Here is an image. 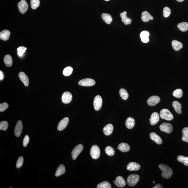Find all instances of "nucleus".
Masks as SVG:
<instances>
[{"instance_id": "2", "label": "nucleus", "mask_w": 188, "mask_h": 188, "mask_svg": "<svg viewBox=\"0 0 188 188\" xmlns=\"http://www.w3.org/2000/svg\"><path fill=\"white\" fill-rule=\"evenodd\" d=\"M139 178V176L138 174H131L128 177L127 179H126L127 184L129 186H134L138 182Z\"/></svg>"}, {"instance_id": "26", "label": "nucleus", "mask_w": 188, "mask_h": 188, "mask_svg": "<svg viewBox=\"0 0 188 188\" xmlns=\"http://www.w3.org/2000/svg\"><path fill=\"white\" fill-rule=\"evenodd\" d=\"M65 172L66 168L64 165L60 164L56 170L55 176L56 177H59L60 176L64 174Z\"/></svg>"}, {"instance_id": "44", "label": "nucleus", "mask_w": 188, "mask_h": 188, "mask_svg": "<svg viewBox=\"0 0 188 188\" xmlns=\"http://www.w3.org/2000/svg\"><path fill=\"white\" fill-rule=\"evenodd\" d=\"M9 107V105L6 102H4L0 104V111L3 112Z\"/></svg>"}, {"instance_id": "47", "label": "nucleus", "mask_w": 188, "mask_h": 188, "mask_svg": "<svg viewBox=\"0 0 188 188\" xmlns=\"http://www.w3.org/2000/svg\"><path fill=\"white\" fill-rule=\"evenodd\" d=\"M4 78V76H3V75L2 71H0V80H1Z\"/></svg>"}, {"instance_id": "20", "label": "nucleus", "mask_w": 188, "mask_h": 188, "mask_svg": "<svg viewBox=\"0 0 188 188\" xmlns=\"http://www.w3.org/2000/svg\"><path fill=\"white\" fill-rule=\"evenodd\" d=\"M141 19L144 22H147L150 20H153V17L147 11H144L141 14Z\"/></svg>"}, {"instance_id": "36", "label": "nucleus", "mask_w": 188, "mask_h": 188, "mask_svg": "<svg viewBox=\"0 0 188 188\" xmlns=\"http://www.w3.org/2000/svg\"><path fill=\"white\" fill-rule=\"evenodd\" d=\"M73 71V69L71 67L69 66L66 67L64 69L63 71V74L66 76H68L72 74Z\"/></svg>"}, {"instance_id": "21", "label": "nucleus", "mask_w": 188, "mask_h": 188, "mask_svg": "<svg viewBox=\"0 0 188 188\" xmlns=\"http://www.w3.org/2000/svg\"><path fill=\"white\" fill-rule=\"evenodd\" d=\"M150 34L147 31H144L140 34V37L141 41L144 43H147L149 41V37Z\"/></svg>"}, {"instance_id": "39", "label": "nucleus", "mask_w": 188, "mask_h": 188, "mask_svg": "<svg viewBox=\"0 0 188 188\" xmlns=\"http://www.w3.org/2000/svg\"><path fill=\"white\" fill-rule=\"evenodd\" d=\"M183 92L182 89H177L174 90L173 93V96L177 98H181L183 96Z\"/></svg>"}, {"instance_id": "29", "label": "nucleus", "mask_w": 188, "mask_h": 188, "mask_svg": "<svg viewBox=\"0 0 188 188\" xmlns=\"http://www.w3.org/2000/svg\"><path fill=\"white\" fill-rule=\"evenodd\" d=\"M172 106L176 113L178 114L182 113V105L177 101H174L172 102Z\"/></svg>"}, {"instance_id": "46", "label": "nucleus", "mask_w": 188, "mask_h": 188, "mask_svg": "<svg viewBox=\"0 0 188 188\" xmlns=\"http://www.w3.org/2000/svg\"><path fill=\"white\" fill-rule=\"evenodd\" d=\"M164 188V187H163L162 185H161V184H159L156 185V186H155L154 187H153V188Z\"/></svg>"}, {"instance_id": "43", "label": "nucleus", "mask_w": 188, "mask_h": 188, "mask_svg": "<svg viewBox=\"0 0 188 188\" xmlns=\"http://www.w3.org/2000/svg\"><path fill=\"white\" fill-rule=\"evenodd\" d=\"M26 48L24 47V46H21L17 49L18 51V54L20 56H22L24 53L25 52L26 50Z\"/></svg>"}, {"instance_id": "24", "label": "nucleus", "mask_w": 188, "mask_h": 188, "mask_svg": "<svg viewBox=\"0 0 188 188\" xmlns=\"http://www.w3.org/2000/svg\"><path fill=\"white\" fill-rule=\"evenodd\" d=\"M172 46L173 49L176 51H179L183 47V44L182 43L176 40H174L172 41Z\"/></svg>"}, {"instance_id": "15", "label": "nucleus", "mask_w": 188, "mask_h": 188, "mask_svg": "<svg viewBox=\"0 0 188 188\" xmlns=\"http://www.w3.org/2000/svg\"><path fill=\"white\" fill-rule=\"evenodd\" d=\"M120 16L122 18V21L126 25L128 24H130L132 22V19L130 18H128L127 16V13L126 11L121 13L120 14Z\"/></svg>"}, {"instance_id": "50", "label": "nucleus", "mask_w": 188, "mask_h": 188, "mask_svg": "<svg viewBox=\"0 0 188 188\" xmlns=\"http://www.w3.org/2000/svg\"><path fill=\"white\" fill-rule=\"evenodd\" d=\"M153 183H154V184L155 183V182L154 181H153Z\"/></svg>"}, {"instance_id": "8", "label": "nucleus", "mask_w": 188, "mask_h": 188, "mask_svg": "<svg viewBox=\"0 0 188 188\" xmlns=\"http://www.w3.org/2000/svg\"><path fill=\"white\" fill-rule=\"evenodd\" d=\"M18 6L20 12L22 14H24L27 11L28 6L25 0H21L18 3Z\"/></svg>"}, {"instance_id": "35", "label": "nucleus", "mask_w": 188, "mask_h": 188, "mask_svg": "<svg viewBox=\"0 0 188 188\" xmlns=\"http://www.w3.org/2000/svg\"><path fill=\"white\" fill-rule=\"evenodd\" d=\"M97 188H111V184L110 183L107 181H105L104 182L100 183L98 185Z\"/></svg>"}, {"instance_id": "7", "label": "nucleus", "mask_w": 188, "mask_h": 188, "mask_svg": "<svg viewBox=\"0 0 188 188\" xmlns=\"http://www.w3.org/2000/svg\"><path fill=\"white\" fill-rule=\"evenodd\" d=\"M159 129L162 132L167 133V134H170L172 132L173 129L172 125L167 123H164L161 124L159 126Z\"/></svg>"}, {"instance_id": "13", "label": "nucleus", "mask_w": 188, "mask_h": 188, "mask_svg": "<svg viewBox=\"0 0 188 188\" xmlns=\"http://www.w3.org/2000/svg\"><path fill=\"white\" fill-rule=\"evenodd\" d=\"M23 129L22 123L21 121H18L14 130V133L16 137H19L22 132Z\"/></svg>"}, {"instance_id": "17", "label": "nucleus", "mask_w": 188, "mask_h": 188, "mask_svg": "<svg viewBox=\"0 0 188 188\" xmlns=\"http://www.w3.org/2000/svg\"><path fill=\"white\" fill-rule=\"evenodd\" d=\"M140 168V166L137 163L131 162L128 165L127 169L128 170L133 171H137Z\"/></svg>"}, {"instance_id": "3", "label": "nucleus", "mask_w": 188, "mask_h": 188, "mask_svg": "<svg viewBox=\"0 0 188 188\" xmlns=\"http://www.w3.org/2000/svg\"><path fill=\"white\" fill-rule=\"evenodd\" d=\"M160 116L161 119L167 121H171L173 119L174 116L169 110L163 109L160 111Z\"/></svg>"}, {"instance_id": "31", "label": "nucleus", "mask_w": 188, "mask_h": 188, "mask_svg": "<svg viewBox=\"0 0 188 188\" xmlns=\"http://www.w3.org/2000/svg\"><path fill=\"white\" fill-rule=\"evenodd\" d=\"M177 27L182 32H185L188 30V23L187 22L179 23L178 24Z\"/></svg>"}, {"instance_id": "40", "label": "nucleus", "mask_w": 188, "mask_h": 188, "mask_svg": "<svg viewBox=\"0 0 188 188\" xmlns=\"http://www.w3.org/2000/svg\"><path fill=\"white\" fill-rule=\"evenodd\" d=\"M171 13V10L168 7H166L163 9V16L165 18L168 17Z\"/></svg>"}, {"instance_id": "30", "label": "nucleus", "mask_w": 188, "mask_h": 188, "mask_svg": "<svg viewBox=\"0 0 188 188\" xmlns=\"http://www.w3.org/2000/svg\"><path fill=\"white\" fill-rule=\"evenodd\" d=\"M4 61L5 64L7 67H10L12 65L13 60L12 58L10 55H6L5 56Z\"/></svg>"}, {"instance_id": "45", "label": "nucleus", "mask_w": 188, "mask_h": 188, "mask_svg": "<svg viewBox=\"0 0 188 188\" xmlns=\"http://www.w3.org/2000/svg\"><path fill=\"white\" fill-rule=\"evenodd\" d=\"M30 140L29 138L28 135H26L23 140V146L24 147H26L27 146L28 143Z\"/></svg>"}, {"instance_id": "9", "label": "nucleus", "mask_w": 188, "mask_h": 188, "mask_svg": "<svg viewBox=\"0 0 188 188\" xmlns=\"http://www.w3.org/2000/svg\"><path fill=\"white\" fill-rule=\"evenodd\" d=\"M102 104V98L100 96L98 95L94 98V109L96 111L99 110L100 109Z\"/></svg>"}, {"instance_id": "33", "label": "nucleus", "mask_w": 188, "mask_h": 188, "mask_svg": "<svg viewBox=\"0 0 188 188\" xmlns=\"http://www.w3.org/2000/svg\"><path fill=\"white\" fill-rule=\"evenodd\" d=\"M119 94L121 97L124 100H126L129 97V94L126 90L124 89H121L119 90Z\"/></svg>"}, {"instance_id": "10", "label": "nucleus", "mask_w": 188, "mask_h": 188, "mask_svg": "<svg viewBox=\"0 0 188 188\" xmlns=\"http://www.w3.org/2000/svg\"><path fill=\"white\" fill-rule=\"evenodd\" d=\"M69 119L68 117L64 118L60 121L58 125L57 129L59 131H61L66 128V127L69 124Z\"/></svg>"}, {"instance_id": "34", "label": "nucleus", "mask_w": 188, "mask_h": 188, "mask_svg": "<svg viewBox=\"0 0 188 188\" xmlns=\"http://www.w3.org/2000/svg\"><path fill=\"white\" fill-rule=\"evenodd\" d=\"M182 133V140L185 142L188 143V128L185 127L183 129Z\"/></svg>"}, {"instance_id": "14", "label": "nucleus", "mask_w": 188, "mask_h": 188, "mask_svg": "<svg viewBox=\"0 0 188 188\" xmlns=\"http://www.w3.org/2000/svg\"><path fill=\"white\" fill-rule=\"evenodd\" d=\"M114 183L115 185L119 187H123L126 185V182L124 178L122 176H117L115 180L114 181Z\"/></svg>"}, {"instance_id": "18", "label": "nucleus", "mask_w": 188, "mask_h": 188, "mask_svg": "<svg viewBox=\"0 0 188 188\" xmlns=\"http://www.w3.org/2000/svg\"><path fill=\"white\" fill-rule=\"evenodd\" d=\"M159 119V115L157 113L155 112L151 115V119H149L151 125L154 126L157 124Z\"/></svg>"}, {"instance_id": "37", "label": "nucleus", "mask_w": 188, "mask_h": 188, "mask_svg": "<svg viewBox=\"0 0 188 188\" xmlns=\"http://www.w3.org/2000/svg\"><path fill=\"white\" fill-rule=\"evenodd\" d=\"M40 2L39 0H31V7L33 10H35L39 6Z\"/></svg>"}, {"instance_id": "12", "label": "nucleus", "mask_w": 188, "mask_h": 188, "mask_svg": "<svg viewBox=\"0 0 188 188\" xmlns=\"http://www.w3.org/2000/svg\"><path fill=\"white\" fill-rule=\"evenodd\" d=\"M160 101V98L159 96H151L147 100V103L150 106H154L158 104Z\"/></svg>"}, {"instance_id": "19", "label": "nucleus", "mask_w": 188, "mask_h": 188, "mask_svg": "<svg viewBox=\"0 0 188 188\" xmlns=\"http://www.w3.org/2000/svg\"><path fill=\"white\" fill-rule=\"evenodd\" d=\"M19 77L20 80L26 86H28L29 84V79L28 76L24 72H21L19 74Z\"/></svg>"}, {"instance_id": "49", "label": "nucleus", "mask_w": 188, "mask_h": 188, "mask_svg": "<svg viewBox=\"0 0 188 188\" xmlns=\"http://www.w3.org/2000/svg\"><path fill=\"white\" fill-rule=\"evenodd\" d=\"M105 1H110V0H105Z\"/></svg>"}, {"instance_id": "42", "label": "nucleus", "mask_w": 188, "mask_h": 188, "mask_svg": "<svg viewBox=\"0 0 188 188\" xmlns=\"http://www.w3.org/2000/svg\"><path fill=\"white\" fill-rule=\"evenodd\" d=\"M24 157L22 156H21L19 158L17 161L16 164V167L18 169L20 168L22 166L23 163H24Z\"/></svg>"}, {"instance_id": "23", "label": "nucleus", "mask_w": 188, "mask_h": 188, "mask_svg": "<svg viewBox=\"0 0 188 188\" xmlns=\"http://www.w3.org/2000/svg\"><path fill=\"white\" fill-rule=\"evenodd\" d=\"M113 131V126L111 124H109L105 126L103 129V132L106 136L111 135Z\"/></svg>"}, {"instance_id": "5", "label": "nucleus", "mask_w": 188, "mask_h": 188, "mask_svg": "<svg viewBox=\"0 0 188 188\" xmlns=\"http://www.w3.org/2000/svg\"><path fill=\"white\" fill-rule=\"evenodd\" d=\"M90 155L93 159H96L99 158L100 155V149L97 145L93 146L90 150Z\"/></svg>"}, {"instance_id": "4", "label": "nucleus", "mask_w": 188, "mask_h": 188, "mask_svg": "<svg viewBox=\"0 0 188 188\" xmlns=\"http://www.w3.org/2000/svg\"><path fill=\"white\" fill-rule=\"evenodd\" d=\"M83 149V146L81 144L78 145L74 148L71 152V156L73 160H75L77 158L78 156L82 152Z\"/></svg>"}, {"instance_id": "22", "label": "nucleus", "mask_w": 188, "mask_h": 188, "mask_svg": "<svg viewBox=\"0 0 188 188\" xmlns=\"http://www.w3.org/2000/svg\"><path fill=\"white\" fill-rule=\"evenodd\" d=\"M10 34L9 30H4L0 33V39L4 41H7L9 39Z\"/></svg>"}, {"instance_id": "16", "label": "nucleus", "mask_w": 188, "mask_h": 188, "mask_svg": "<svg viewBox=\"0 0 188 188\" xmlns=\"http://www.w3.org/2000/svg\"><path fill=\"white\" fill-rule=\"evenodd\" d=\"M150 138L156 144L161 145L162 143V140L159 136L154 132H151L149 134Z\"/></svg>"}, {"instance_id": "1", "label": "nucleus", "mask_w": 188, "mask_h": 188, "mask_svg": "<svg viewBox=\"0 0 188 188\" xmlns=\"http://www.w3.org/2000/svg\"><path fill=\"white\" fill-rule=\"evenodd\" d=\"M159 168L162 171L161 176L165 179H169L172 176L173 171L172 169L167 165L161 164L159 165Z\"/></svg>"}, {"instance_id": "27", "label": "nucleus", "mask_w": 188, "mask_h": 188, "mask_svg": "<svg viewBox=\"0 0 188 188\" xmlns=\"http://www.w3.org/2000/svg\"><path fill=\"white\" fill-rule=\"evenodd\" d=\"M135 123V122L134 119L131 117H129L126 120V126L127 128L130 129H132L134 127Z\"/></svg>"}, {"instance_id": "38", "label": "nucleus", "mask_w": 188, "mask_h": 188, "mask_svg": "<svg viewBox=\"0 0 188 188\" xmlns=\"http://www.w3.org/2000/svg\"><path fill=\"white\" fill-rule=\"evenodd\" d=\"M105 152L109 156H112L114 155L115 153V150L111 146H107L105 149Z\"/></svg>"}, {"instance_id": "11", "label": "nucleus", "mask_w": 188, "mask_h": 188, "mask_svg": "<svg viewBox=\"0 0 188 188\" xmlns=\"http://www.w3.org/2000/svg\"><path fill=\"white\" fill-rule=\"evenodd\" d=\"M62 101L65 104H69L72 99V95L70 92L66 91L62 95Z\"/></svg>"}, {"instance_id": "48", "label": "nucleus", "mask_w": 188, "mask_h": 188, "mask_svg": "<svg viewBox=\"0 0 188 188\" xmlns=\"http://www.w3.org/2000/svg\"><path fill=\"white\" fill-rule=\"evenodd\" d=\"M176 1L179 2H183V1H184V0H176Z\"/></svg>"}, {"instance_id": "41", "label": "nucleus", "mask_w": 188, "mask_h": 188, "mask_svg": "<svg viewBox=\"0 0 188 188\" xmlns=\"http://www.w3.org/2000/svg\"><path fill=\"white\" fill-rule=\"evenodd\" d=\"M9 124L6 121H3L0 123V130L6 131L7 129Z\"/></svg>"}, {"instance_id": "32", "label": "nucleus", "mask_w": 188, "mask_h": 188, "mask_svg": "<svg viewBox=\"0 0 188 188\" xmlns=\"http://www.w3.org/2000/svg\"><path fill=\"white\" fill-rule=\"evenodd\" d=\"M177 160L178 162L183 163L184 165L188 166V157L179 155L177 157Z\"/></svg>"}, {"instance_id": "25", "label": "nucleus", "mask_w": 188, "mask_h": 188, "mask_svg": "<svg viewBox=\"0 0 188 188\" xmlns=\"http://www.w3.org/2000/svg\"><path fill=\"white\" fill-rule=\"evenodd\" d=\"M118 148L119 150L123 152H128L130 150V147L129 145L124 143L119 144L118 145Z\"/></svg>"}, {"instance_id": "28", "label": "nucleus", "mask_w": 188, "mask_h": 188, "mask_svg": "<svg viewBox=\"0 0 188 188\" xmlns=\"http://www.w3.org/2000/svg\"><path fill=\"white\" fill-rule=\"evenodd\" d=\"M101 17L105 22L106 24H110L113 21V18L108 13H103L101 15Z\"/></svg>"}, {"instance_id": "6", "label": "nucleus", "mask_w": 188, "mask_h": 188, "mask_svg": "<svg viewBox=\"0 0 188 188\" xmlns=\"http://www.w3.org/2000/svg\"><path fill=\"white\" fill-rule=\"evenodd\" d=\"M95 84V81L91 79H81L79 82V85L81 86H94Z\"/></svg>"}]
</instances>
